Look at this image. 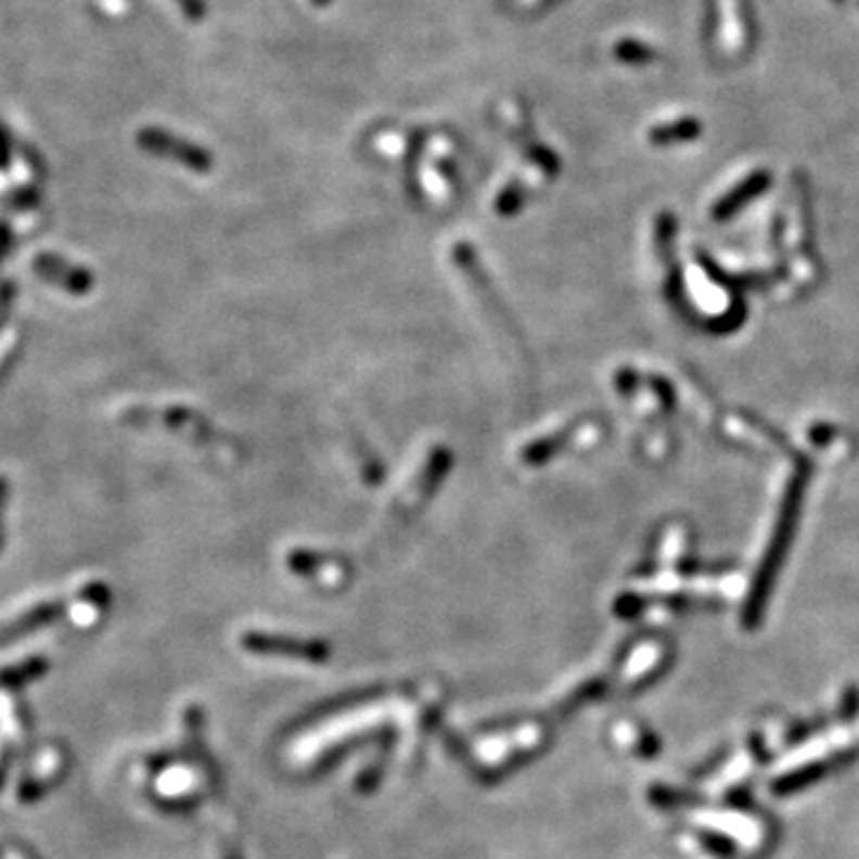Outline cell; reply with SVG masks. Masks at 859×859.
Returning <instances> with one entry per match:
<instances>
[{
  "mask_svg": "<svg viewBox=\"0 0 859 859\" xmlns=\"http://www.w3.org/2000/svg\"><path fill=\"white\" fill-rule=\"evenodd\" d=\"M525 196H528V194H525V187L521 182H511L497 196L495 208H497L499 215H513V213L521 210V206L525 203Z\"/></svg>",
  "mask_w": 859,
  "mask_h": 859,
  "instance_id": "cell-10",
  "label": "cell"
},
{
  "mask_svg": "<svg viewBox=\"0 0 859 859\" xmlns=\"http://www.w3.org/2000/svg\"><path fill=\"white\" fill-rule=\"evenodd\" d=\"M137 143L146 153L158 155V158H165V161H175L198 175H206L208 170H213V165H215L210 151L198 146V143H194V141L175 137V134H170V131H165L161 127H143L139 131Z\"/></svg>",
  "mask_w": 859,
  "mask_h": 859,
  "instance_id": "cell-3",
  "label": "cell"
},
{
  "mask_svg": "<svg viewBox=\"0 0 859 859\" xmlns=\"http://www.w3.org/2000/svg\"><path fill=\"white\" fill-rule=\"evenodd\" d=\"M711 36L726 57H740L755 39L749 0H709Z\"/></svg>",
  "mask_w": 859,
  "mask_h": 859,
  "instance_id": "cell-2",
  "label": "cell"
},
{
  "mask_svg": "<svg viewBox=\"0 0 859 859\" xmlns=\"http://www.w3.org/2000/svg\"><path fill=\"white\" fill-rule=\"evenodd\" d=\"M700 843L707 847L711 855H719V857H731L735 852V843L728 838V835L714 833V831L700 833Z\"/></svg>",
  "mask_w": 859,
  "mask_h": 859,
  "instance_id": "cell-11",
  "label": "cell"
},
{
  "mask_svg": "<svg viewBox=\"0 0 859 859\" xmlns=\"http://www.w3.org/2000/svg\"><path fill=\"white\" fill-rule=\"evenodd\" d=\"M771 182H773V177L767 167H764V170L749 172L745 179H740V182L731 191H726V194L714 203L711 218L716 222L733 220L735 215L740 210H745L752 201H757L761 194H767Z\"/></svg>",
  "mask_w": 859,
  "mask_h": 859,
  "instance_id": "cell-5",
  "label": "cell"
},
{
  "mask_svg": "<svg viewBox=\"0 0 859 859\" xmlns=\"http://www.w3.org/2000/svg\"><path fill=\"white\" fill-rule=\"evenodd\" d=\"M857 757H859V749H847V752H841V755H833L829 759L811 761V764H807V767H799L791 773L781 775V779H775L771 783V791H773V795L799 793V791H805V787L815 785L817 781L826 779V775L835 773L838 769H845L847 764H852Z\"/></svg>",
  "mask_w": 859,
  "mask_h": 859,
  "instance_id": "cell-4",
  "label": "cell"
},
{
  "mask_svg": "<svg viewBox=\"0 0 859 859\" xmlns=\"http://www.w3.org/2000/svg\"><path fill=\"white\" fill-rule=\"evenodd\" d=\"M654 795V799L659 805H666V807H683V805H697L700 803V797L697 795H690V793H678V791H654L652 793Z\"/></svg>",
  "mask_w": 859,
  "mask_h": 859,
  "instance_id": "cell-12",
  "label": "cell"
},
{
  "mask_svg": "<svg viewBox=\"0 0 859 859\" xmlns=\"http://www.w3.org/2000/svg\"><path fill=\"white\" fill-rule=\"evenodd\" d=\"M749 749H752V755H755L761 764H767V761H769V752H767V747H764V743H761V738H759V735H752V738H749Z\"/></svg>",
  "mask_w": 859,
  "mask_h": 859,
  "instance_id": "cell-17",
  "label": "cell"
},
{
  "mask_svg": "<svg viewBox=\"0 0 859 859\" xmlns=\"http://www.w3.org/2000/svg\"><path fill=\"white\" fill-rule=\"evenodd\" d=\"M518 141H521V149L525 153V158L530 163H535L540 170L549 177H556L559 175V158L552 149H547L544 143L537 141L535 137H528L525 131H518Z\"/></svg>",
  "mask_w": 859,
  "mask_h": 859,
  "instance_id": "cell-8",
  "label": "cell"
},
{
  "mask_svg": "<svg viewBox=\"0 0 859 859\" xmlns=\"http://www.w3.org/2000/svg\"><path fill=\"white\" fill-rule=\"evenodd\" d=\"M614 57L618 60L620 65H630V67H642V65H650L656 60V51L650 43H642L638 39H620L614 43L612 48Z\"/></svg>",
  "mask_w": 859,
  "mask_h": 859,
  "instance_id": "cell-9",
  "label": "cell"
},
{
  "mask_svg": "<svg viewBox=\"0 0 859 859\" xmlns=\"http://www.w3.org/2000/svg\"><path fill=\"white\" fill-rule=\"evenodd\" d=\"M5 504H8V480L3 475H0V552H3V544H5V530H3V513H5Z\"/></svg>",
  "mask_w": 859,
  "mask_h": 859,
  "instance_id": "cell-16",
  "label": "cell"
},
{
  "mask_svg": "<svg viewBox=\"0 0 859 859\" xmlns=\"http://www.w3.org/2000/svg\"><path fill=\"white\" fill-rule=\"evenodd\" d=\"M175 3L179 10H182V15L194 24H201L208 15L206 0H175Z\"/></svg>",
  "mask_w": 859,
  "mask_h": 859,
  "instance_id": "cell-13",
  "label": "cell"
},
{
  "mask_svg": "<svg viewBox=\"0 0 859 859\" xmlns=\"http://www.w3.org/2000/svg\"><path fill=\"white\" fill-rule=\"evenodd\" d=\"M809 475H811L809 461H799L795 473L791 475V480L785 485L779 518H775L769 544L764 549V556L759 561L755 578H752L747 600L743 604V626L747 630H755L761 624L764 612H767V604L771 600V592L775 588V580H779V573L785 564L787 552H791L793 547L799 525V513H803V504H805Z\"/></svg>",
  "mask_w": 859,
  "mask_h": 859,
  "instance_id": "cell-1",
  "label": "cell"
},
{
  "mask_svg": "<svg viewBox=\"0 0 859 859\" xmlns=\"http://www.w3.org/2000/svg\"><path fill=\"white\" fill-rule=\"evenodd\" d=\"M857 3H859V0H857Z\"/></svg>",
  "mask_w": 859,
  "mask_h": 859,
  "instance_id": "cell-19",
  "label": "cell"
},
{
  "mask_svg": "<svg viewBox=\"0 0 859 859\" xmlns=\"http://www.w3.org/2000/svg\"><path fill=\"white\" fill-rule=\"evenodd\" d=\"M310 3H313L316 8H330L332 0H310Z\"/></svg>",
  "mask_w": 859,
  "mask_h": 859,
  "instance_id": "cell-18",
  "label": "cell"
},
{
  "mask_svg": "<svg viewBox=\"0 0 859 859\" xmlns=\"http://www.w3.org/2000/svg\"><path fill=\"white\" fill-rule=\"evenodd\" d=\"M859 711V690L857 688H847L843 702H841V719L843 721H852Z\"/></svg>",
  "mask_w": 859,
  "mask_h": 859,
  "instance_id": "cell-14",
  "label": "cell"
},
{
  "mask_svg": "<svg viewBox=\"0 0 859 859\" xmlns=\"http://www.w3.org/2000/svg\"><path fill=\"white\" fill-rule=\"evenodd\" d=\"M702 137V123L697 117H678L668 119V123L654 125L648 131V139L652 146H678V143H690Z\"/></svg>",
  "mask_w": 859,
  "mask_h": 859,
  "instance_id": "cell-7",
  "label": "cell"
},
{
  "mask_svg": "<svg viewBox=\"0 0 859 859\" xmlns=\"http://www.w3.org/2000/svg\"><path fill=\"white\" fill-rule=\"evenodd\" d=\"M34 270L39 272L46 282H51L69 294H79V296L89 294L93 286V274L89 270L72 266V262L57 258L53 254H41L39 258H36Z\"/></svg>",
  "mask_w": 859,
  "mask_h": 859,
  "instance_id": "cell-6",
  "label": "cell"
},
{
  "mask_svg": "<svg viewBox=\"0 0 859 859\" xmlns=\"http://www.w3.org/2000/svg\"><path fill=\"white\" fill-rule=\"evenodd\" d=\"M819 728H821L819 721H815V723H795L791 728V733H787V745H797L799 740H807L811 733H817Z\"/></svg>",
  "mask_w": 859,
  "mask_h": 859,
  "instance_id": "cell-15",
  "label": "cell"
}]
</instances>
